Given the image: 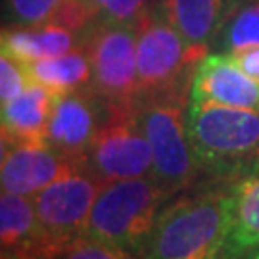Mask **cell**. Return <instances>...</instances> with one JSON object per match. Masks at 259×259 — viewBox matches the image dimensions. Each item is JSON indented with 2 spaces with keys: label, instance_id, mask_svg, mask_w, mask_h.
Listing matches in <instances>:
<instances>
[{
  "label": "cell",
  "instance_id": "cell-4",
  "mask_svg": "<svg viewBox=\"0 0 259 259\" xmlns=\"http://www.w3.org/2000/svg\"><path fill=\"white\" fill-rule=\"evenodd\" d=\"M167 198H171L169 192L154 177L125 179L104 185L83 236L125 253H140Z\"/></svg>",
  "mask_w": 259,
  "mask_h": 259
},
{
  "label": "cell",
  "instance_id": "cell-8",
  "mask_svg": "<svg viewBox=\"0 0 259 259\" xmlns=\"http://www.w3.org/2000/svg\"><path fill=\"white\" fill-rule=\"evenodd\" d=\"M93 64L91 89L106 106H137V25L94 21L81 35Z\"/></svg>",
  "mask_w": 259,
  "mask_h": 259
},
{
  "label": "cell",
  "instance_id": "cell-19",
  "mask_svg": "<svg viewBox=\"0 0 259 259\" xmlns=\"http://www.w3.org/2000/svg\"><path fill=\"white\" fill-rule=\"evenodd\" d=\"M67 0H6V16L12 25L40 27L48 25Z\"/></svg>",
  "mask_w": 259,
  "mask_h": 259
},
{
  "label": "cell",
  "instance_id": "cell-10",
  "mask_svg": "<svg viewBox=\"0 0 259 259\" xmlns=\"http://www.w3.org/2000/svg\"><path fill=\"white\" fill-rule=\"evenodd\" d=\"M81 167V163L58 154L48 144L2 140V192L33 198L60 177Z\"/></svg>",
  "mask_w": 259,
  "mask_h": 259
},
{
  "label": "cell",
  "instance_id": "cell-24",
  "mask_svg": "<svg viewBox=\"0 0 259 259\" xmlns=\"http://www.w3.org/2000/svg\"><path fill=\"white\" fill-rule=\"evenodd\" d=\"M2 259H37L29 253H18V251H2Z\"/></svg>",
  "mask_w": 259,
  "mask_h": 259
},
{
  "label": "cell",
  "instance_id": "cell-21",
  "mask_svg": "<svg viewBox=\"0 0 259 259\" xmlns=\"http://www.w3.org/2000/svg\"><path fill=\"white\" fill-rule=\"evenodd\" d=\"M31 83L25 64L10 58L8 54L0 56V100L2 104L12 102L27 89Z\"/></svg>",
  "mask_w": 259,
  "mask_h": 259
},
{
  "label": "cell",
  "instance_id": "cell-18",
  "mask_svg": "<svg viewBox=\"0 0 259 259\" xmlns=\"http://www.w3.org/2000/svg\"><path fill=\"white\" fill-rule=\"evenodd\" d=\"M215 45H221L225 54L259 47V0L244 2L236 10Z\"/></svg>",
  "mask_w": 259,
  "mask_h": 259
},
{
  "label": "cell",
  "instance_id": "cell-12",
  "mask_svg": "<svg viewBox=\"0 0 259 259\" xmlns=\"http://www.w3.org/2000/svg\"><path fill=\"white\" fill-rule=\"evenodd\" d=\"M246 0H154L161 16L190 47L209 52Z\"/></svg>",
  "mask_w": 259,
  "mask_h": 259
},
{
  "label": "cell",
  "instance_id": "cell-15",
  "mask_svg": "<svg viewBox=\"0 0 259 259\" xmlns=\"http://www.w3.org/2000/svg\"><path fill=\"white\" fill-rule=\"evenodd\" d=\"M29 79L45 87L54 94H67L87 89L93 83V64L91 54L83 42H79L69 52L56 58L37 60L27 64Z\"/></svg>",
  "mask_w": 259,
  "mask_h": 259
},
{
  "label": "cell",
  "instance_id": "cell-25",
  "mask_svg": "<svg viewBox=\"0 0 259 259\" xmlns=\"http://www.w3.org/2000/svg\"><path fill=\"white\" fill-rule=\"evenodd\" d=\"M253 259H259V248H257V253H255V257Z\"/></svg>",
  "mask_w": 259,
  "mask_h": 259
},
{
  "label": "cell",
  "instance_id": "cell-20",
  "mask_svg": "<svg viewBox=\"0 0 259 259\" xmlns=\"http://www.w3.org/2000/svg\"><path fill=\"white\" fill-rule=\"evenodd\" d=\"M96 16V21L137 25L154 0H84Z\"/></svg>",
  "mask_w": 259,
  "mask_h": 259
},
{
  "label": "cell",
  "instance_id": "cell-13",
  "mask_svg": "<svg viewBox=\"0 0 259 259\" xmlns=\"http://www.w3.org/2000/svg\"><path fill=\"white\" fill-rule=\"evenodd\" d=\"M56 98L58 94L31 81L18 98L2 104V140L47 144L48 121Z\"/></svg>",
  "mask_w": 259,
  "mask_h": 259
},
{
  "label": "cell",
  "instance_id": "cell-5",
  "mask_svg": "<svg viewBox=\"0 0 259 259\" xmlns=\"http://www.w3.org/2000/svg\"><path fill=\"white\" fill-rule=\"evenodd\" d=\"M207 54L190 47L152 2L137 21L139 100L192 84L196 65Z\"/></svg>",
  "mask_w": 259,
  "mask_h": 259
},
{
  "label": "cell",
  "instance_id": "cell-23",
  "mask_svg": "<svg viewBox=\"0 0 259 259\" xmlns=\"http://www.w3.org/2000/svg\"><path fill=\"white\" fill-rule=\"evenodd\" d=\"M234 60V64L240 67L244 73L255 83H259V47L246 48V50H238L229 54Z\"/></svg>",
  "mask_w": 259,
  "mask_h": 259
},
{
  "label": "cell",
  "instance_id": "cell-22",
  "mask_svg": "<svg viewBox=\"0 0 259 259\" xmlns=\"http://www.w3.org/2000/svg\"><path fill=\"white\" fill-rule=\"evenodd\" d=\"M60 259H133L131 253L115 250L108 244L93 240L89 236L77 238L69 248L60 255Z\"/></svg>",
  "mask_w": 259,
  "mask_h": 259
},
{
  "label": "cell",
  "instance_id": "cell-9",
  "mask_svg": "<svg viewBox=\"0 0 259 259\" xmlns=\"http://www.w3.org/2000/svg\"><path fill=\"white\" fill-rule=\"evenodd\" d=\"M104 115L106 104L91 87L58 94L48 121L47 144L67 159L84 165V156Z\"/></svg>",
  "mask_w": 259,
  "mask_h": 259
},
{
  "label": "cell",
  "instance_id": "cell-14",
  "mask_svg": "<svg viewBox=\"0 0 259 259\" xmlns=\"http://www.w3.org/2000/svg\"><path fill=\"white\" fill-rule=\"evenodd\" d=\"M81 42V37L58 25L40 27H12L2 29L0 48L2 54L18 60L21 64H33L45 58H56L69 52Z\"/></svg>",
  "mask_w": 259,
  "mask_h": 259
},
{
  "label": "cell",
  "instance_id": "cell-16",
  "mask_svg": "<svg viewBox=\"0 0 259 259\" xmlns=\"http://www.w3.org/2000/svg\"><path fill=\"white\" fill-rule=\"evenodd\" d=\"M0 242L2 251L29 253L40 259V227L33 198L2 192Z\"/></svg>",
  "mask_w": 259,
  "mask_h": 259
},
{
  "label": "cell",
  "instance_id": "cell-7",
  "mask_svg": "<svg viewBox=\"0 0 259 259\" xmlns=\"http://www.w3.org/2000/svg\"><path fill=\"white\" fill-rule=\"evenodd\" d=\"M83 167L102 185L154 177L152 150L137 106H106V115L84 156Z\"/></svg>",
  "mask_w": 259,
  "mask_h": 259
},
{
  "label": "cell",
  "instance_id": "cell-1",
  "mask_svg": "<svg viewBox=\"0 0 259 259\" xmlns=\"http://www.w3.org/2000/svg\"><path fill=\"white\" fill-rule=\"evenodd\" d=\"M232 188L209 186L169 202L157 215L142 259H219L227 246Z\"/></svg>",
  "mask_w": 259,
  "mask_h": 259
},
{
  "label": "cell",
  "instance_id": "cell-3",
  "mask_svg": "<svg viewBox=\"0 0 259 259\" xmlns=\"http://www.w3.org/2000/svg\"><path fill=\"white\" fill-rule=\"evenodd\" d=\"M190 87L185 84L137 102L139 121L152 150L154 179L169 196L190 188L202 173L186 125Z\"/></svg>",
  "mask_w": 259,
  "mask_h": 259
},
{
  "label": "cell",
  "instance_id": "cell-11",
  "mask_svg": "<svg viewBox=\"0 0 259 259\" xmlns=\"http://www.w3.org/2000/svg\"><path fill=\"white\" fill-rule=\"evenodd\" d=\"M190 100L259 111V83L244 73L229 54H207L194 69Z\"/></svg>",
  "mask_w": 259,
  "mask_h": 259
},
{
  "label": "cell",
  "instance_id": "cell-17",
  "mask_svg": "<svg viewBox=\"0 0 259 259\" xmlns=\"http://www.w3.org/2000/svg\"><path fill=\"white\" fill-rule=\"evenodd\" d=\"M259 248V173L232 186L231 227L225 250L240 255Z\"/></svg>",
  "mask_w": 259,
  "mask_h": 259
},
{
  "label": "cell",
  "instance_id": "cell-6",
  "mask_svg": "<svg viewBox=\"0 0 259 259\" xmlns=\"http://www.w3.org/2000/svg\"><path fill=\"white\" fill-rule=\"evenodd\" d=\"M102 186L81 167L33 196L40 227V259H60L69 244L83 236Z\"/></svg>",
  "mask_w": 259,
  "mask_h": 259
},
{
  "label": "cell",
  "instance_id": "cell-2",
  "mask_svg": "<svg viewBox=\"0 0 259 259\" xmlns=\"http://www.w3.org/2000/svg\"><path fill=\"white\" fill-rule=\"evenodd\" d=\"M188 137L200 171L240 183L259 173V111L188 102Z\"/></svg>",
  "mask_w": 259,
  "mask_h": 259
}]
</instances>
